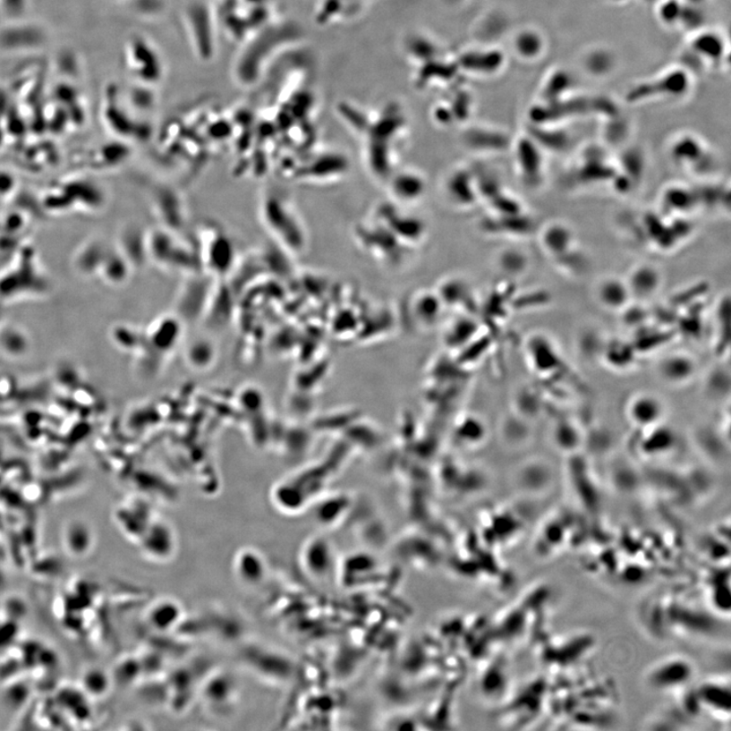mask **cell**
Listing matches in <instances>:
<instances>
[{
	"label": "cell",
	"instance_id": "obj_1",
	"mask_svg": "<svg viewBox=\"0 0 731 731\" xmlns=\"http://www.w3.org/2000/svg\"><path fill=\"white\" fill-rule=\"evenodd\" d=\"M616 105L605 97H580L570 100H553L535 107L531 118L537 123H556L557 120L589 115H613Z\"/></svg>",
	"mask_w": 731,
	"mask_h": 731
},
{
	"label": "cell",
	"instance_id": "obj_2",
	"mask_svg": "<svg viewBox=\"0 0 731 731\" xmlns=\"http://www.w3.org/2000/svg\"><path fill=\"white\" fill-rule=\"evenodd\" d=\"M137 546L147 561L157 565L168 564L178 555V534L169 523L156 518Z\"/></svg>",
	"mask_w": 731,
	"mask_h": 731
},
{
	"label": "cell",
	"instance_id": "obj_3",
	"mask_svg": "<svg viewBox=\"0 0 731 731\" xmlns=\"http://www.w3.org/2000/svg\"><path fill=\"white\" fill-rule=\"evenodd\" d=\"M238 699L237 681L229 673L215 674L203 684V703L214 714L218 716L229 714L235 710Z\"/></svg>",
	"mask_w": 731,
	"mask_h": 731
},
{
	"label": "cell",
	"instance_id": "obj_4",
	"mask_svg": "<svg viewBox=\"0 0 731 731\" xmlns=\"http://www.w3.org/2000/svg\"><path fill=\"white\" fill-rule=\"evenodd\" d=\"M233 574L237 582L248 589H254L266 582L269 565L265 555L258 548L245 547L234 556Z\"/></svg>",
	"mask_w": 731,
	"mask_h": 731
},
{
	"label": "cell",
	"instance_id": "obj_5",
	"mask_svg": "<svg viewBox=\"0 0 731 731\" xmlns=\"http://www.w3.org/2000/svg\"><path fill=\"white\" fill-rule=\"evenodd\" d=\"M694 673L690 662L680 658H673L658 663L648 674L647 682L650 687L670 691L691 680Z\"/></svg>",
	"mask_w": 731,
	"mask_h": 731
},
{
	"label": "cell",
	"instance_id": "obj_6",
	"mask_svg": "<svg viewBox=\"0 0 731 731\" xmlns=\"http://www.w3.org/2000/svg\"><path fill=\"white\" fill-rule=\"evenodd\" d=\"M184 616V608L173 598L156 599L146 612V622L157 633H169L178 628Z\"/></svg>",
	"mask_w": 731,
	"mask_h": 731
},
{
	"label": "cell",
	"instance_id": "obj_7",
	"mask_svg": "<svg viewBox=\"0 0 731 731\" xmlns=\"http://www.w3.org/2000/svg\"><path fill=\"white\" fill-rule=\"evenodd\" d=\"M132 69L140 80L148 85H157L163 78V63L157 50L142 39L135 40L132 47Z\"/></svg>",
	"mask_w": 731,
	"mask_h": 731
},
{
	"label": "cell",
	"instance_id": "obj_8",
	"mask_svg": "<svg viewBox=\"0 0 731 731\" xmlns=\"http://www.w3.org/2000/svg\"><path fill=\"white\" fill-rule=\"evenodd\" d=\"M186 17L190 19L188 21L194 47L198 49L200 58L209 59L214 52V32L207 7L195 4L191 7V12L186 13Z\"/></svg>",
	"mask_w": 731,
	"mask_h": 731
},
{
	"label": "cell",
	"instance_id": "obj_9",
	"mask_svg": "<svg viewBox=\"0 0 731 731\" xmlns=\"http://www.w3.org/2000/svg\"><path fill=\"white\" fill-rule=\"evenodd\" d=\"M62 541L64 553L75 560L86 559L96 548L93 530L79 522L71 523L64 527Z\"/></svg>",
	"mask_w": 731,
	"mask_h": 731
},
{
	"label": "cell",
	"instance_id": "obj_10",
	"mask_svg": "<svg viewBox=\"0 0 731 731\" xmlns=\"http://www.w3.org/2000/svg\"><path fill=\"white\" fill-rule=\"evenodd\" d=\"M687 87V75L683 72H675L654 82H647L632 89L627 95V100L636 103L654 96L677 95L683 93Z\"/></svg>",
	"mask_w": 731,
	"mask_h": 731
},
{
	"label": "cell",
	"instance_id": "obj_11",
	"mask_svg": "<svg viewBox=\"0 0 731 731\" xmlns=\"http://www.w3.org/2000/svg\"><path fill=\"white\" fill-rule=\"evenodd\" d=\"M517 165L522 178L530 186H538L544 177L545 159L538 143L531 140L519 142Z\"/></svg>",
	"mask_w": 731,
	"mask_h": 731
},
{
	"label": "cell",
	"instance_id": "obj_12",
	"mask_svg": "<svg viewBox=\"0 0 731 731\" xmlns=\"http://www.w3.org/2000/svg\"><path fill=\"white\" fill-rule=\"evenodd\" d=\"M663 413V405L652 395H640L633 399L629 405V417L633 424L650 428L659 423Z\"/></svg>",
	"mask_w": 731,
	"mask_h": 731
},
{
	"label": "cell",
	"instance_id": "obj_13",
	"mask_svg": "<svg viewBox=\"0 0 731 731\" xmlns=\"http://www.w3.org/2000/svg\"><path fill=\"white\" fill-rule=\"evenodd\" d=\"M113 684L111 674L98 667L85 668L80 678V689L89 700L106 697Z\"/></svg>",
	"mask_w": 731,
	"mask_h": 731
},
{
	"label": "cell",
	"instance_id": "obj_14",
	"mask_svg": "<svg viewBox=\"0 0 731 731\" xmlns=\"http://www.w3.org/2000/svg\"><path fill=\"white\" fill-rule=\"evenodd\" d=\"M573 234L566 225L554 224L547 227L542 234V245L548 253L555 258H569L572 253Z\"/></svg>",
	"mask_w": 731,
	"mask_h": 731
},
{
	"label": "cell",
	"instance_id": "obj_15",
	"mask_svg": "<svg viewBox=\"0 0 731 731\" xmlns=\"http://www.w3.org/2000/svg\"><path fill=\"white\" fill-rule=\"evenodd\" d=\"M695 370L694 361L684 355H673L663 360L659 365V373L668 383H683L693 376Z\"/></svg>",
	"mask_w": 731,
	"mask_h": 731
},
{
	"label": "cell",
	"instance_id": "obj_16",
	"mask_svg": "<svg viewBox=\"0 0 731 731\" xmlns=\"http://www.w3.org/2000/svg\"><path fill=\"white\" fill-rule=\"evenodd\" d=\"M659 282L660 277L657 269L642 267L633 271L628 288L631 295L645 298L651 296L659 289Z\"/></svg>",
	"mask_w": 731,
	"mask_h": 731
},
{
	"label": "cell",
	"instance_id": "obj_17",
	"mask_svg": "<svg viewBox=\"0 0 731 731\" xmlns=\"http://www.w3.org/2000/svg\"><path fill=\"white\" fill-rule=\"evenodd\" d=\"M631 296L628 285L621 281L615 280V278H608V280L600 284L599 288V299L602 305L617 310V309L624 308L628 303Z\"/></svg>",
	"mask_w": 731,
	"mask_h": 731
},
{
	"label": "cell",
	"instance_id": "obj_18",
	"mask_svg": "<svg viewBox=\"0 0 731 731\" xmlns=\"http://www.w3.org/2000/svg\"><path fill=\"white\" fill-rule=\"evenodd\" d=\"M675 446V435L669 429L659 428V431H651L642 443V449L648 456H658L672 449Z\"/></svg>",
	"mask_w": 731,
	"mask_h": 731
},
{
	"label": "cell",
	"instance_id": "obj_19",
	"mask_svg": "<svg viewBox=\"0 0 731 731\" xmlns=\"http://www.w3.org/2000/svg\"><path fill=\"white\" fill-rule=\"evenodd\" d=\"M706 156V152L700 143L693 139L682 140L673 149L676 161L685 166L699 165L698 162Z\"/></svg>",
	"mask_w": 731,
	"mask_h": 731
},
{
	"label": "cell",
	"instance_id": "obj_20",
	"mask_svg": "<svg viewBox=\"0 0 731 731\" xmlns=\"http://www.w3.org/2000/svg\"><path fill=\"white\" fill-rule=\"evenodd\" d=\"M663 200L674 213L688 212L697 206L695 193L682 187L670 188L666 191Z\"/></svg>",
	"mask_w": 731,
	"mask_h": 731
},
{
	"label": "cell",
	"instance_id": "obj_21",
	"mask_svg": "<svg viewBox=\"0 0 731 731\" xmlns=\"http://www.w3.org/2000/svg\"><path fill=\"white\" fill-rule=\"evenodd\" d=\"M30 684L21 681L17 683L9 682L4 691L3 701L6 708L12 710H18L24 708L31 695Z\"/></svg>",
	"mask_w": 731,
	"mask_h": 731
},
{
	"label": "cell",
	"instance_id": "obj_22",
	"mask_svg": "<svg viewBox=\"0 0 731 731\" xmlns=\"http://www.w3.org/2000/svg\"><path fill=\"white\" fill-rule=\"evenodd\" d=\"M424 184L416 175L404 174L395 181L394 191L397 197L404 200H416L423 191Z\"/></svg>",
	"mask_w": 731,
	"mask_h": 731
}]
</instances>
